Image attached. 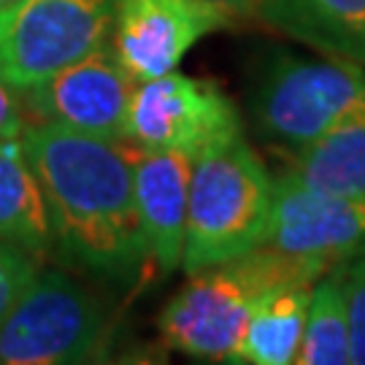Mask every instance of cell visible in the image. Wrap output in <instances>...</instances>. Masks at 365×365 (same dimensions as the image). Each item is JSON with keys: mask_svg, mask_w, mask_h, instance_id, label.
Segmentation results:
<instances>
[{"mask_svg": "<svg viewBox=\"0 0 365 365\" xmlns=\"http://www.w3.org/2000/svg\"><path fill=\"white\" fill-rule=\"evenodd\" d=\"M22 146L46 200L52 249L98 279L133 282L149 262L133 195V144L27 122Z\"/></svg>", "mask_w": 365, "mask_h": 365, "instance_id": "1", "label": "cell"}, {"mask_svg": "<svg viewBox=\"0 0 365 365\" xmlns=\"http://www.w3.org/2000/svg\"><path fill=\"white\" fill-rule=\"evenodd\" d=\"M330 265L333 262L322 257L257 247L241 257L190 274V282L157 317L160 339L192 360L227 363L252 306L268 289L300 276H322Z\"/></svg>", "mask_w": 365, "mask_h": 365, "instance_id": "2", "label": "cell"}, {"mask_svg": "<svg viewBox=\"0 0 365 365\" xmlns=\"http://www.w3.org/2000/svg\"><path fill=\"white\" fill-rule=\"evenodd\" d=\"M274 184L244 130L197 152L190 173L184 271L197 274L262 247L274 211Z\"/></svg>", "mask_w": 365, "mask_h": 365, "instance_id": "3", "label": "cell"}, {"mask_svg": "<svg viewBox=\"0 0 365 365\" xmlns=\"http://www.w3.org/2000/svg\"><path fill=\"white\" fill-rule=\"evenodd\" d=\"M365 95V66L339 57L274 52L260 63L247 95L252 125L265 144L289 157L325 135Z\"/></svg>", "mask_w": 365, "mask_h": 365, "instance_id": "4", "label": "cell"}, {"mask_svg": "<svg viewBox=\"0 0 365 365\" xmlns=\"http://www.w3.org/2000/svg\"><path fill=\"white\" fill-rule=\"evenodd\" d=\"M108 339L103 306L66 271H41L0 322V365L87 363Z\"/></svg>", "mask_w": 365, "mask_h": 365, "instance_id": "5", "label": "cell"}, {"mask_svg": "<svg viewBox=\"0 0 365 365\" xmlns=\"http://www.w3.org/2000/svg\"><path fill=\"white\" fill-rule=\"evenodd\" d=\"M114 0H14L0 9V76L25 90L108 43Z\"/></svg>", "mask_w": 365, "mask_h": 365, "instance_id": "6", "label": "cell"}, {"mask_svg": "<svg viewBox=\"0 0 365 365\" xmlns=\"http://www.w3.org/2000/svg\"><path fill=\"white\" fill-rule=\"evenodd\" d=\"M241 133L233 101L211 78L184 73L135 81L130 95L125 141L141 149H173L195 157L197 152Z\"/></svg>", "mask_w": 365, "mask_h": 365, "instance_id": "7", "label": "cell"}, {"mask_svg": "<svg viewBox=\"0 0 365 365\" xmlns=\"http://www.w3.org/2000/svg\"><path fill=\"white\" fill-rule=\"evenodd\" d=\"M135 78L106 43L22 90L25 117L95 138L125 141V119Z\"/></svg>", "mask_w": 365, "mask_h": 365, "instance_id": "8", "label": "cell"}, {"mask_svg": "<svg viewBox=\"0 0 365 365\" xmlns=\"http://www.w3.org/2000/svg\"><path fill=\"white\" fill-rule=\"evenodd\" d=\"M233 25L211 0H114L108 46L135 81L176 71L206 36Z\"/></svg>", "mask_w": 365, "mask_h": 365, "instance_id": "9", "label": "cell"}, {"mask_svg": "<svg viewBox=\"0 0 365 365\" xmlns=\"http://www.w3.org/2000/svg\"><path fill=\"white\" fill-rule=\"evenodd\" d=\"M262 247L339 262L365 249V195H330L284 173Z\"/></svg>", "mask_w": 365, "mask_h": 365, "instance_id": "10", "label": "cell"}, {"mask_svg": "<svg viewBox=\"0 0 365 365\" xmlns=\"http://www.w3.org/2000/svg\"><path fill=\"white\" fill-rule=\"evenodd\" d=\"M192 157L133 146V195L146 255L163 276L182 268Z\"/></svg>", "mask_w": 365, "mask_h": 365, "instance_id": "11", "label": "cell"}, {"mask_svg": "<svg viewBox=\"0 0 365 365\" xmlns=\"http://www.w3.org/2000/svg\"><path fill=\"white\" fill-rule=\"evenodd\" d=\"M257 19L327 57L365 66V0H257Z\"/></svg>", "mask_w": 365, "mask_h": 365, "instance_id": "12", "label": "cell"}, {"mask_svg": "<svg viewBox=\"0 0 365 365\" xmlns=\"http://www.w3.org/2000/svg\"><path fill=\"white\" fill-rule=\"evenodd\" d=\"M319 276H300L271 287L247 317L244 333L227 363L289 365L295 363L312 287Z\"/></svg>", "mask_w": 365, "mask_h": 365, "instance_id": "13", "label": "cell"}, {"mask_svg": "<svg viewBox=\"0 0 365 365\" xmlns=\"http://www.w3.org/2000/svg\"><path fill=\"white\" fill-rule=\"evenodd\" d=\"M0 241L43 260L52 252V225L22 135L0 141Z\"/></svg>", "mask_w": 365, "mask_h": 365, "instance_id": "14", "label": "cell"}, {"mask_svg": "<svg viewBox=\"0 0 365 365\" xmlns=\"http://www.w3.org/2000/svg\"><path fill=\"white\" fill-rule=\"evenodd\" d=\"M292 176L330 195H365V95L314 144L292 155Z\"/></svg>", "mask_w": 365, "mask_h": 365, "instance_id": "15", "label": "cell"}, {"mask_svg": "<svg viewBox=\"0 0 365 365\" xmlns=\"http://www.w3.org/2000/svg\"><path fill=\"white\" fill-rule=\"evenodd\" d=\"M298 365H346L352 363V339H349V312L344 298V271L341 260L333 262L314 282L303 339H300Z\"/></svg>", "mask_w": 365, "mask_h": 365, "instance_id": "16", "label": "cell"}, {"mask_svg": "<svg viewBox=\"0 0 365 365\" xmlns=\"http://www.w3.org/2000/svg\"><path fill=\"white\" fill-rule=\"evenodd\" d=\"M344 271V298L349 312V339L352 363L365 365V249L341 260Z\"/></svg>", "mask_w": 365, "mask_h": 365, "instance_id": "17", "label": "cell"}, {"mask_svg": "<svg viewBox=\"0 0 365 365\" xmlns=\"http://www.w3.org/2000/svg\"><path fill=\"white\" fill-rule=\"evenodd\" d=\"M41 260L25 249L0 241V322L14 309V303L25 292V287L38 274Z\"/></svg>", "mask_w": 365, "mask_h": 365, "instance_id": "18", "label": "cell"}, {"mask_svg": "<svg viewBox=\"0 0 365 365\" xmlns=\"http://www.w3.org/2000/svg\"><path fill=\"white\" fill-rule=\"evenodd\" d=\"M27 125L25 106H22V90H16L0 76V141L22 135Z\"/></svg>", "mask_w": 365, "mask_h": 365, "instance_id": "19", "label": "cell"}, {"mask_svg": "<svg viewBox=\"0 0 365 365\" xmlns=\"http://www.w3.org/2000/svg\"><path fill=\"white\" fill-rule=\"evenodd\" d=\"M211 3H217L233 22H238V19H255L257 16V0H211Z\"/></svg>", "mask_w": 365, "mask_h": 365, "instance_id": "20", "label": "cell"}, {"mask_svg": "<svg viewBox=\"0 0 365 365\" xmlns=\"http://www.w3.org/2000/svg\"><path fill=\"white\" fill-rule=\"evenodd\" d=\"M9 3H14V0H0V9H6Z\"/></svg>", "mask_w": 365, "mask_h": 365, "instance_id": "21", "label": "cell"}]
</instances>
